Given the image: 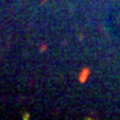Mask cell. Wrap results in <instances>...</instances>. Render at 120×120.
Listing matches in <instances>:
<instances>
[{
  "mask_svg": "<svg viewBox=\"0 0 120 120\" xmlns=\"http://www.w3.org/2000/svg\"><path fill=\"white\" fill-rule=\"evenodd\" d=\"M88 74H90V69H87V68H85V69H82V71L80 72V76H79V80H80V82H86V80H87V76H88Z\"/></svg>",
  "mask_w": 120,
  "mask_h": 120,
  "instance_id": "cell-1",
  "label": "cell"
},
{
  "mask_svg": "<svg viewBox=\"0 0 120 120\" xmlns=\"http://www.w3.org/2000/svg\"><path fill=\"white\" fill-rule=\"evenodd\" d=\"M22 119H23V120L30 119V114H28V113H25V114H23V116H22Z\"/></svg>",
  "mask_w": 120,
  "mask_h": 120,
  "instance_id": "cell-2",
  "label": "cell"
},
{
  "mask_svg": "<svg viewBox=\"0 0 120 120\" xmlns=\"http://www.w3.org/2000/svg\"><path fill=\"white\" fill-rule=\"evenodd\" d=\"M45 50V45H41V52H44Z\"/></svg>",
  "mask_w": 120,
  "mask_h": 120,
  "instance_id": "cell-3",
  "label": "cell"
}]
</instances>
